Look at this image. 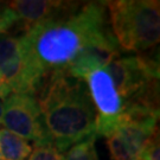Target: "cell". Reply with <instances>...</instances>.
Segmentation results:
<instances>
[{
  "label": "cell",
  "instance_id": "obj_13",
  "mask_svg": "<svg viewBox=\"0 0 160 160\" xmlns=\"http://www.w3.org/2000/svg\"><path fill=\"white\" fill-rule=\"evenodd\" d=\"M139 160H160L159 129H157L145 143Z\"/></svg>",
  "mask_w": 160,
  "mask_h": 160
},
{
  "label": "cell",
  "instance_id": "obj_7",
  "mask_svg": "<svg viewBox=\"0 0 160 160\" xmlns=\"http://www.w3.org/2000/svg\"><path fill=\"white\" fill-rule=\"evenodd\" d=\"M96 109V135L108 137L118 127L123 104L106 67L83 77Z\"/></svg>",
  "mask_w": 160,
  "mask_h": 160
},
{
  "label": "cell",
  "instance_id": "obj_9",
  "mask_svg": "<svg viewBox=\"0 0 160 160\" xmlns=\"http://www.w3.org/2000/svg\"><path fill=\"white\" fill-rule=\"evenodd\" d=\"M6 6L16 16V25L23 33L38 25L68 16L80 7L78 2L53 0H17L6 2Z\"/></svg>",
  "mask_w": 160,
  "mask_h": 160
},
{
  "label": "cell",
  "instance_id": "obj_10",
  "mask_svg": "<svg viewBox=\"0 0 160 160\" xmlns=\"http://www.w3.org/2000/svg\"><path fill=\"white\" fill-rule=\"evenodd\" d=\"M32 152V145L19 135L0 129V160H26Z\"/></svg>",
  "mask_w": 160,
  "mask_h": 160
},
{
  "label": "cell",
  "instance_id": "obj_12",
  "mask_svg": "<svg viewBox=\"0 0 160 160\" xmlns=\"http://www.w3.org/2000/svg\"><path fill=\"white\" fill-rule=\"evenodd\" d=\"M28 160H64V155L52 145L34 146Z\"/></svg>",
  "mask_w": 160,
  "mask_h": 160
},
{
  "label": "cell",
  "instance_id": "obj_4",
  "mask_svg": "<svg viewBox=\"0 0 160 160\" xmlns=\"http://www.w3.org/2000/svg\"><path fill=\"white\" fill-rule=\"evenodd\" d=\"M109 10L112 34L121 50L142 53L160 39V2L155 0H115Z\"/></svg>",
  "mask_w": 160,
  "mask_h": 160
},
{
  "label": "cell",
  "instance_id": "obj_14",
  "mask_svg": "<svg viewBox=\"0 0 160 160\" xmlns=\"http://www.w3.org/2000/svg\"><path fill=\"white\" fill-rule=\"evenodd\" d=\"M11 94L12 92H11V90H10V88L7 87V84H6L4 81L0 78V100H5V98H7Z\"/></svg>",
  "mask_w": 160,
  "mask_h": 160
},
{
  "label": "cell",
  "instance_id": "obj_3",
  "mask_svg": "<svg viewBox=\"0 0 160 160\" xmlns=\"http://www.w3.org/2000/svg\"><path fill=\"white\" fill-rule=\"evenodd\" d=\"M106 69L123 104L122 115H159L158 59L139 53L116 58Z\"/></svg>",
  "mask_w": 160,
  "mask_h": 160
},
{
  "label": "cell",
  "instance_id": "obj_8",
  "mask_svg": "<svg viewBox=\"0 0 160 160\" xmlns=\"http://www.w3.org/2000/svg\"><path fill=\"white\" fill-rule=\"evenodd\" d=\"M0 78L7 84L12 94L33 96L38 88L20 36L8 32L0 34Z\"/></svg>",
  "mask_w": 160,
  "mask_h": 160
},
{
  "label": "cell",
  "instance_id": "obj_1",
  "mask_svg": "<svg viewBox=\"0 0 160 160\" xmlns=\"http://www.w3.org/2000/svg\"><path fill=\"white\" fill-rule=\"evenodd\" d=\"M110 32L103 2H88L68 16L20 34L31 72L38 82L62 74L86 46Z\"/></svg>",
  "mask_w": 160,
  "mask_h": 160
},
{
  "label": "cell",
  "instance_id": "obj_2",
  "mask_svg": "<svg viewBox=\"0 0 160 160\" xmlns=\"http://www.w3.org/2000/svg\"><path fill=\"white\" fill-rule=\"evenodd\" d=\"M33 97L46 134L59 152L96 135V109L83 80L50 75L42 81Z\"/></svg>",
  "mask_w": 160,
  "mask_h": 160
},
{
  "label": "cell",
  "instance_id": "obj_6",
  "mask_svg": "<svg viewBox=\"0 0 160 160\" xmlns=\"http://www.w3.org/2000/svg\"><path fill=\"white\" fill-rule=\"evenodd\" d=\"M159 116L122 115L115 131L107 137L113 160H139L145 143L158 128Z\"/></svg>",
  "mask_w": 160,
  "mask_h": 160
},
{
  "label": "cell",
  "instance_id": "obj_5",
  "mask_svg": "<svg viewBox=\"0 0 160 160\" xmlns=\"http://www.w3.org/2000/svg\"><path fill=\"white\" fill-rule=\"evenodd\" d=\"M2 125L34 146L52 145L48 137L38 103L32 95L11 94L5 98Z\"/></svg>",
  "mask_w": 160,
  "mask_h": 160
},
{
  "label": "cell",
  "instance_id": "obj_11",
  "mask_svg": "<svg viewBox=\"0 0 160 160\" xmlns=\"http://www.w3.org/2000/svg\"><path fill=\"white\" fill-rule=\"evenodd\" d=\"M96 135L74 145L64 154V160H100L96 151Z\"/></svg>",
  "mask_w": 160,
  "mask_h": 160
},
{
  "label": "cell",
  "instance_id": "obj_15",
  "mask_svg": "<svg viewBox=\"0 0 160 160\" xmlns=\"http://www.w3.org/2000/svg\"><path fill=\"white\" fill-rule=\"evenodd\" d=\"M2 114H4V103L0 102V125H2Z\"/></svg>",
  "mask_w": 160,
  "mask_h": 160
}]
</instances>
